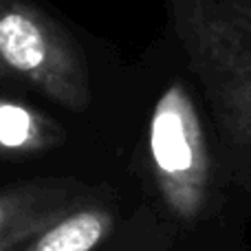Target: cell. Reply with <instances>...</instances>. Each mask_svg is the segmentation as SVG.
<instances>
[{"mask_svg": "<svg viewBox=\"0 0 251 251\" xmlns=\"http://www.w3.org/2000/svg\"><path fill=\"white\" fill-rule=\"evenodd\" d=\"M0 66L69 110H84L91 101L79 47L25 0H0Z\"/></svg>", "mask_w": 251, "mask_h": 251, "instance_id": "2", "label": "cell"}, {"mask_svg": "<svg viewBox=\"0 0 251 251\" xmlns=\"http://www.w3.org/2000/svg\"><path fill=\"white\" fill-rule=\"evenodd\" d=\"M150 159L159 192L174 216L192 221L209 190V152L203 124L187 86L174 79L150 117Z\"/></svg>", "mask_w": 251, "mask_h": 251, "instance_id": "3", "label": "cell"}, {"mask_svg": "<svg viewBox=\"0 0 251 251\" xmlns=\"http://www.w3.org/2000/svg\"><path fill=\"white\" fill-rule=\"evenodd\" d=\"M64 139L60 124L11 100H0V152L33 154Z\"/></svg>", "mask_w": 251, "mask_h": 251, "instance_id": "5", "label": "cell"}, {"mask_svg": "<svg viewBox=\"0 0 251 251\" xmlns=\"http://www.w3.org/2000/svg\"><path fill=\"white\" fill-rule=\"evenodd\" d=\"M110 227L113 216L104 209H77L44 229L25 251H95Z\"/></svg>", "mask_w": 251, "mask_h": 251, "instance_id": "6", "label": "cell"}, {"mask_svg": "<svg viewBox=\"0 0 251 251\" xmlns=\"http://www.w3.org/2000/svg\"><path fill=\"white\" fill-rule=\"evenodd\" d=\"M170 9L223 132L251 152V0H170Z\"/></svg>", "mask_w": 251, "mask_h": 251, "instance_id": "1", "label": "cell"}, {"mask_svg": "<svg viewBox=\"0 0 251 251\" xmlns=\"http://www.w3.org/2000/svg\"><path fill=\"white\" fill-rule=\"evenodd\" d=\"M60 196L16 192L0 196V251H9L25 238L38 236L60 221Z\"/></svg>", "mask_w": 251, "mask_h": 251, "instance_id": "4", "label": "cell"}, {"mask_svg": "<svg viewBox=\"0 0 251 251\" xmlns=\"http://www.w3.org/2000/svg\"><path fill=\"white\" fill-rule=\"evenodd\" d=\"M4 75H7V71H4L2 66H0V77H4Z\"/></svg>", "mask_w": 251, "mask_h": 251, "instance_id": "7", "label": "cell"}]
</instances>
